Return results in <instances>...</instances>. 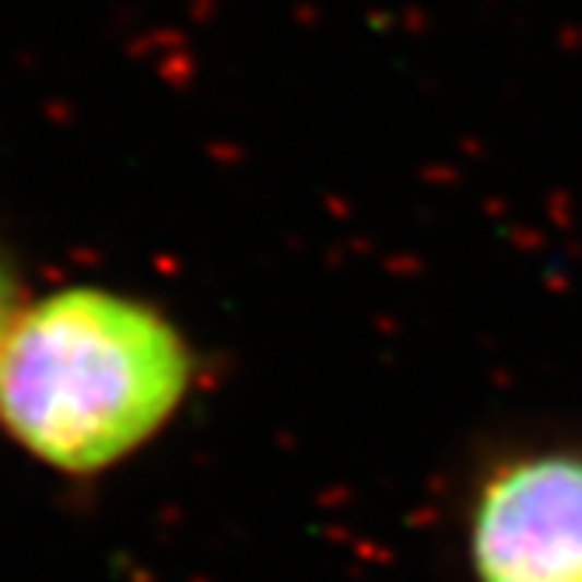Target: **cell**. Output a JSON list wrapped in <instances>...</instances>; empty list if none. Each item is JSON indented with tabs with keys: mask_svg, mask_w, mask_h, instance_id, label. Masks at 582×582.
Listing matches in <instances>:
<instances>
[{
	"mask_svg": "<svg viewBox=\"0 0 582 582\" xmlns=\"http://www.w3.org/2000/svg\"><path fill=\"white\" fill-rule=\"evenodd\" d=\"M193 379L179 330L106 288H63L19 312L0 352V425L63 474H95L173 418Z\"/></svg>",
	"mask_w": 582,
	"mask_h": 582,
	"instance_id": "6da1fadb",
	"label": "cell"
},
{
	"mask_svg": "<svg viewBox=\"0 0 582 582\" xmlns=\"http://www.w3.org/2000/svg\"><path fill=\"white\" fill-rule=\"evenodd\" d=\"M477 582H582V449L506 460L471 512Z\"/></svg>",
	"mask_w": 582,
	"mask_h": 582,
	"instance_id": "7a4b0ae2",
	"label": "cell"
},
{
	"mask_svg": "<svg viewBox=\"0 0 582 582\" xmlns=\"http://www.w3.org/2000/svg\"><path fill=\"white\" fill-rule=\"evenodd\" d=\"M19 277H14V268H11V260L0 253V352H4V344H8V334H11V326L14 320H19Z\"/></svg>",
	"mask_w": 582,
	"mask_h": 582,
	"instance_id": "3957f363",
	"label": "cell"
}]
</instances>
